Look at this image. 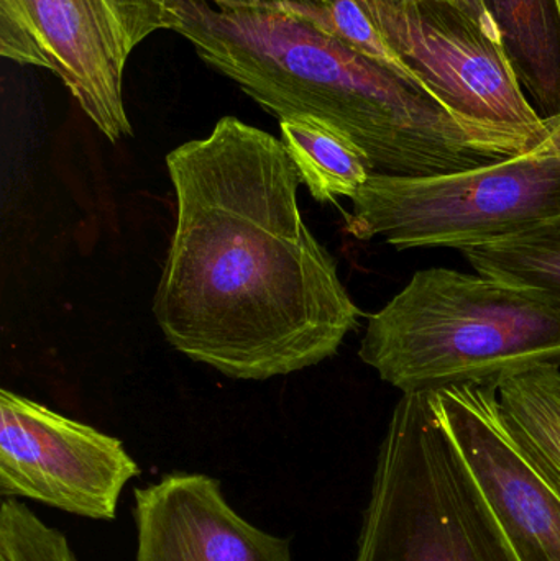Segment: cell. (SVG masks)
Returning <instances> with one entry per match:
<instances>
[{
  "instance_id": "6da1fadb",
  "label": "cell",
  "mask_w": 560,
  "mask_h": 561,
  "mask_svg": "<svg viewBox=\"0 0 560 561\" xmlns=\"http://www.w3.org/2000/svg\"><path fill=\"white\" fill-rule=\"evenodd\" d=\"M176 226L153 313L167 342L232 379L338 355L361 309L305 222L282 140L237 117L167 157Z\"/></svg>"
},
{
  "instance_id": "7a4b0ae2",
  "label": "cell",
  "mask_w": 560,
  "mask_h": 561,
  "mask_svg": "<svg viewBox=\"0 0 560 561\" xmlns=\"http://www.w3.org/2000/svg\"><path fill=\"white\" fill-rule=\"evenodd\" d=\"M174 32L273 117L308 114L351 135L375 173L436 176L518 157L410 82L276 9L174 0Z\"/></svg>"
},
{
  "instance_id": "3957f363",
  "label": "cell",
  "mask_w": 560,
  "mask_h": 561,
  "mask_svg": "<svg viewBox=\"0 0 560 561\" xmlns=\"http://www.w3.org/2000/svg\"><path fill=\"white\" fill-rule=\"evenodd\" d=\"M358 356L403 394L495 388L560 366V307L489 276L421 270L368 319Z\"/></svg>"
},
{
  "instance_id": "277c9868",
  "label": "cell",
  "mask_w": 560,
  "mask_h": 561,
  "mask_svg": "<svg viewBox=\"0 0 560 561\" xmlns=\"http://www.w3.org/2000/svg\"><path fill=\"white\" fill-rule=\"evenodd\" d=\"M355 561H518L434 392L403 394L395 405Z\"/></svg>"
},
{
  "instance_id": "5b68a950",
  "label": "cell",
  "mask_w": 560,
  "mask_h": 561,
  "mask_svg": "<svg viewBox=\"0 0 560 561\" xmlns=\"http://www.w3.org/2000/svg\"><path fill=\"white\" fill-rule=\"evenodd\" d=\"M560 219V160L532 154L436 176L374 173L345 230L397 250L492 245Z\"/></svg>"
},
{
  "instance_id": "8992f818",
  "label": "cell",
  "mask_w": 560,
  "mask_h": 561,
  "mask_svg": "<svg viewBox=\"0 0 560 561\" xmlns=\"http://www.w3.org/2000/svg\"><path fill=\"white\" fill-rule=\"evenodd\" d=\"M178 23L174 0H0V55L53 72L117 144L134 137L124 102L128 59Z\"/></svg>"
},
{
  "instance_id": "52a82bcc",
  "label": "cell",
  "mask_w": 560,
  "mask_h": 561,
  "mask_svg": "<svg viewBox=\"0 0 560 561\" xmlns=\"http://www.w3.org/2000/svg\"><path fill=\"white\" fill-rule=\"evenodd\" d=\"M441 105L516 154L545 140L502 38L449 3L358 0Z\"/></svg>"
},
{
  "instance_id": "ba28073f",
  "label": "cell",
  "mask_w": 560,
  "mask_h": 561,
  "mask_svg": "<svg viewBox=\"0 0 560 561\" xmlns=\"http://www.w3.org/2000/svg\"><path fill=\"white\" fill-rule=\"evenodd\" d=\"M140 474L118 438L16 392L0 391V494L112 520Z\"/></svg>"
},
{
  "instance_id": "9c48e42d",
  "label": "cell",
  "mask_w": 560,
  "mask_h": 561,
  "mask_svg": "<svg viewBox=\"0 0 560 561\" xmlns=\"http://www.w3.org/2000/svg\"><path fill=\"white\" fill-rule=\"evenodd\" d=\"M441 421L518 561H560V490L506 424L495 388L434 392Z\"/></svg>"
},
{
  "instance_id": "30bf717a",
  "label": "cell",
  "mask_w": 560,
  "mask_h": 561,
  "mask_svg": "<svg viewBox=\"0 0 560 561\" xmlns=\"http://www.w3.org/2000/svg\"><path fill=\"white\" fill-rule=\"evenodd\" d=\"M135 561H293L292 542L243 519L207 474L170 473L135 490Z\"/></svg>"
},
{
  "instance_id": "8fae6325",
  "label": "cell",
  "mask_w": 560,
  "mask_h": 561,
  "mask_svg": "<svg viewBox=\"0 0 560 561\" xmlns=\"http://www.w3.org/2000/svg\"><path fill=\"white\" fill-rule=\"evenodd\" d=\"M519 84L542 118L560 114V19L555 0H483Z\"/></svg>"
},
{
  "instance_id": "7c38bea8",
  "label": "cell",
  "mask_w": 560,
  "mask_h": 561,
  "mask_svg": "<svg viewBox=\"0 0 560 561\" xmlns=\"http://www.w3.org/2000/svg\"><path fill=\"white\" fill-rule=\"evenodd\" d=\"M279 140L308 187L321 204L354 199L375 173L364 148L331 122L298 114L279 121Z\"/></svg>"
},
{
  "instance_id": "4fadbf2b",
  "label": "cell",
  "mask_w": 560,
  "mask_h": 561,
  "mask_svg": "<svg viewBox=\"0 0 560 561\" xmlns=\"http://www.w3.org/2000/svg\"><path fill=\"white\" fill-rule=\"evenodd\" d=\"M560 366H535L496 386L510 431L560 490Z\"/></svg>"
},
{
  "instance_id": "5bb4252c",
  "label": "cell",
  "mask_w": 560,
  "mask_h": 561,
  "mask_svg": "<svg viewBox=\"0 0 560 561\" xmlns=\"http://www.w3.org/2000/svg\"><path fill=\"white\" fill-rule=\"evenodd\" d=\"M462 255L479 275L525 287L560 307V219Z\"/></svg>"
},
{
  "instance_id": "9a60e30c",
  "label": "cell",
  "mask_w": 560,
  "mask_h": 561,
  "mask_svg": "<svg viewBox=\"0 0 560 561\" xmlns=\"http://www.w3.org/2000/svg\"><path fill=\"white\" fill-rule=\"evenodd\" d=\"M272 9L282 10L308 23L437 101L420 76L391 48L358 0H282Z\"/></svg>"
},
{
  "instance_id": "2e32d148",
  "label": "cell",
  "mask_w": 560,
  "mask_h": 561,
  "mask_svg": "<svg viewBox=\"0 0 560 561\" xmlns=\"http://www.w3.org/2000/svg\"><path fill=\"white\" fill-rule=\"evenodd\" d=\"M0 553L10 561H79L68 539L15 497L0 506Z\"/></svg>"
},
{
  "instance_id": "e0dca14e",
  "label": "cell",
  "mask_w": 560,
  "mask_h": 561,
  "mask_svg": "<svg viewBox=\"0 0 560 561\" xmlns=\"http://www.w3.org/2000/svg\"><path fill=\"white\" fill-rule=\"evenodd\" d=\"M433 2L449 3V5L457 7L467 15L476 19L480 25L485 26L489 32L495 33L502 38V33H500L499 26H496L495 20H493L492 13L489 12L483 0H433Z\"/></svg>"
},
{
  "instance_id": "ac0fdd59",
  "label": "cell",
  "mask_w": 560,
  "mask_h": 561,
  "mask_svg": "<svg viewBox=\"0 0 560 561\" xmlns=\"http://www.w3.org/2000/svg\"><path fill=\"white\" fill-rule=\"evenodd\" d=\"M545 140L533 148L528 154L536 158H556L560 160V114L545 118Z\"/></svg>"
},
{
  "instance_id": "d6986e66",
  "label": "cell",
  "mask_w": 560,
  "mask_h": 561,
  "mask_svg": "<svg viewBox=\"0 0 560 561\" xmlns=\"http://www.w3.org/2000/svg\"><path fill=\"white\" fill-rule=\"evenodd\" d=\"M203 2L227 7V9H272L282 0H203Z\"/></svg>"
},
{
  "instance_id": "ffe728a7",
  "label": "cell",
  "mask_w": 560,
  "mask_h": 561,
  "mask_svg": "<svg viewBox=\"0 0 560 561\" xmlns=\"http://www.w3.org/2000/svg\"><path fill=\"white\" fill-rule=\"evenodd\" d=\"M556 2V9H558L559 19H560V0H555Z\"/></svg>"
},
{
  "instance_id": "44dd1931",
  "label": "cell",
  "mask_w": 560,
  "mask_h": 561,
  "mask_svg": "<svg viewBox=\"0 0 560 561\" xmlns=\"http://www.w3.org/2000/svg\"><path fill=\"white\" fill-rule=\"evenodd\" d=\"M0 561H10L3 553H0Z\"/></svg>"
}]
</instances>
